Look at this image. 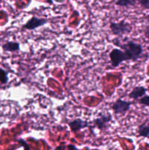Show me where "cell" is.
Returning a JSON list of instances; mask_svg holds the SVG:
<instances>
[{"label":"cell","instance_id":"1","mask_svg":"<svg viewBox=\"0 0 149 150\" xmlns=\"http://www.w3.org/2000/svg\"><path fill=\"white\" fill-rule=\"evenodd\" d=\"M120 47L127 55L129 61H136L140 58L143 52L142 45L132 40H129L125 43L121 44Z\"/></svg>","mask_w":149,"mask_h":150},{"label":"cell","instance_id":"2","mask_svg":"<svg viewBox=\"0 0 149 150\" xmlns=\"http://www.w3.org/2000/svg\"><path fill=\"white\" fill-rule=\"evenodd\" d=\"M110 29L114 35H118V36L129 34L132 30V27L130 23L124 20L118 22L110 21Z\"/></svg>","mask_w":149,"mask_h":150},{"label":"cell","instance_id":"3","mask_svg":"<svg viewBox=\"0 0 149 150\" xmlns=\"http://www.w3.org/2000/svg\"><path fill=\"white\" fill-rule=\"evenodd\" d=\"M110 59L111 64L113 67H117L120 64L125 61H129L128 57L124 53V51L119 48H113L110 52Z\"/></svg>","mask_w":149,"mask_h":150},{"label":"cell","instance_id":"4","mask_svg":"<svg viewBox=\"0 0 149 150\" xmlns=\"http://www.w3.org/2000/svg\"><path fill=\"white\" fill-rule=\"evenodd\" d=\"M132 103L130 101L123 100L121 98H118L115 102L113 103L112 105V109L113 111L114 114H125L129 111V110L131 108V105Z\"/></svg>","mask_w":149,"mask_h":150},{"label":"cell","instance_id":"5","mask_svg":"<svg viewBox=\"0 0 149 150\" xmlns=\"http://www.w3.org/2000/svg\"><path fill=\"white\" fill-rule=\"evenodd\" d=\"M48 23V20L42 18H38L33 16L26 22L23 26V28L27 30H34L37 28L41 27Z\"/></svg>","mask_w":149,"mask_h":150},{"label":"cell","instance_id":"6","mask_svg":"<svg viewBox=\"0 0 149 150\" xmlns=\"http://www.w3.org/2000/svg\"><path fill=\"white\" fill-rule=\"evenodd\" d=\"M112 120V116L110 114H102L100 117H96L93 120V124L100 130L108 128V125Z\"/></svg>","mask_w":149,"mask_h":150},{"label":"cell","instance_id":"7","mask_svg":"<svg viewBox=\"0 0 149 150\" xmlns=\"http://www.w3.org/2000/svg\"><path fill=\"white\" fill-rule=\"evenodd\" d=\"M68 125L70 127V128L71 129V130L74 133L79 131L81 129L86 128L89 126V124L86 121L82 120V119L77 118L75 120H73L72 121L69 122Z\"/></svg>","mask_w":149,"mask_h":150},{"label":"cell","instance_id":"8","mask_svg":"<svg viewBox=\"0 0 149 150\" xmlns=\"http://www.w3.org/2000/svg\"><path fill=\"white\" fill-rule=\"evenodd\" d=\"M147 89L144 86H135L129 94L128 97L130 99L137 100L139 98H142L145 95Z\"/></svg>","mask_w":149,"mask_h":150},{"label":"cell","instance_id":"9","mask_svg":"<svg viewBox=\"0 0 149 150\" xmlns=\"http://www.w3.org/2000/svg\"><path fill=\"white\" fill-rule=\"evenodd\" d=\"M3 51L5 52H16L20 51V43L14 41H8L1 45Z\"/></svg>","mask_w":149,"mask_h":150},{"label":"cell","instance_id":"10","mask_svg":"<svg viewBox=\"0 0 149 150\" xmlns=\"http://www.w3.org/2000/svg\"><path fill=\"white\" fill-rule=\"evenodd\" d=\"M138 134L142 137H148L149 136V126L145 125H141L138 127Z\"/></svg>","mask_w":149,"mask_h":150},{"label":"cell","instance_id":"11","mask_svg":"<svg viewBox=\"0 0 149 150\" xmlns=\"http://www.w3.org/2000/svg\"><path fill=\"white\" fill-rule=\"evenodd\" d=\"M8 72L6 71L4 69L0 67V83L2 84H6L8 83Z\"/></svg>","mask_w":149,"mask_h":150},{"label":"cell","instance_id":"12","mask_svg":"<svg viewBox=\"0 0 149 150\" xmlns=\"http://www.w3.org/2000/svg\"><path fill=\"white\" fill-rule=\"evenodd\" d=\"M136 4V1L134 0H119L115 2V4L120 7H129L134 6Z\"/></svg>","mask_w":149,"mask_h":150},{"label":"cell","instance_id":"13","mask_svg":"<svg viewBox=\"0 0 149 150\" xmlns=\"http://www.w3.org/2000/svg\"><path fill=\"white\" fill-rule=\"evenodd\" d=\"M139 103L145 106H149V95H145L139 100Z\"/></svg>","mask_w":149,"mask_h":150},{"label":"cell","instance_id":"14","mask_svg":"<svg viewBox=\"0 0 149 150\" xmlns=\"http://www.w3.org/2000/svg\"><path fill=\"white\" fill-rule=\"evenodd\" d=\"M55 150H77L76 149V147L74 146H73V145H69V146H58V147H56L55 149Z\"/></svg>","mask_w":149,"mask_h":150},{"label":"cell","instance_id":"15","mask_svg":"<svg viewBox=\"0 0 149 150\" xmlns=\"http://www.w3.org/2000/svg\"><path fill=\"white\" fill-rule=\"evenodd\" d=\"M139 4L145 9L149 10V0H140L139 1Z\"/></svg>","mask_w":149,"mask_h":150},{"label":"cell","instance_id":"16","mask_svg":"<svg viewBox=\"0 0 149 150\" xmlns=\"http://www.w3.org/2000/svg\"><path fill=\"white\" fill-rule=\"evenodd\" d=\"M144 34H145V36L149 40V25H148V26H146L145 27Z\"/></svg>","mask_w":149,"mask_h":150}]
</instances>
